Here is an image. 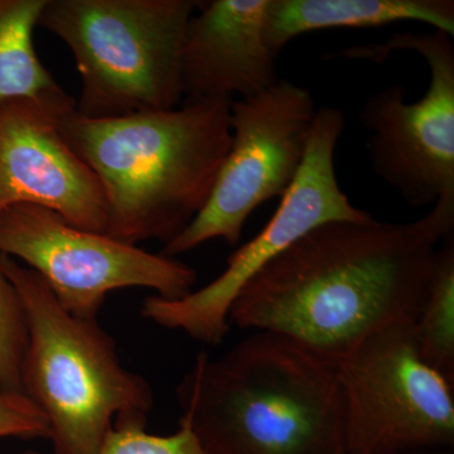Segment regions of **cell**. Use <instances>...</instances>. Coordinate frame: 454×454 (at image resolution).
I'll use <instances>...</instances> for the list:
<instances>
[{"mask_svg": "<svg viewBox=\"0 0 454 454\" xmlns=\"http://www.w3.org/2000/svg\"><path fill=\"white\" fill-rule=\"evenodd\" d=\"M20 454H42L40 452H35V450H27V452H23Z\"/></svg>", "mask_w": 454, "mask_h": 454, "instance_id": "20", "label": "cell"}, {"mask_svg": "<svg viewBox=\"0 0 454 454\" xmlns=\"http://www.w3.org/2000/svg\"><path fill=\"white\" fill-rule=\"evenodd\" d=\"M336 367L345 452L453 448L454 381L424 360L414 322L370 334Z\"/></svg>", "mask_w": 454, "mask_h": 454, "instance_id": "6", "label": "cell"}, {"mask_svg": "<svg viewBox=\"0 0 454 454\" xmlns=\"http://www.w3.org/2000/svg\"><path fill=\"white\" fill-rule=\"evenodd\" d=\"M269 0L199 2L182 49L186 98H247L278 82L265 41Z\"/></svg>", "mask_w": 454, "mask_h": 454, "instance_id": "12", "label": "cell"}, {"mask_svg": "<svg viewBox=\"0 0 454 454\" xmlns=\"http://www.w3.org/2000/svg\"><path fill=\"white\" fill-rule=\"evenodd\" d=\"M397 51L422 56L429 83L420 100L406 103L393 85L367 98L360 122L369 133L373 172L413 207L454 197V44L446 32L395 33L379 44L340 50L327 59L382 62Z\"/></svg>", "mask_w": 454, "mask_h": 454, "instance_id": "8", "label": "cell"}, {"mask_svg": "<svg viewBox=\"0 0 454 454\" xmlns=\"http://www.w3.org/2000/svg\"><path fill=\"white\" fill-rule=\"evenodd\" d=\"M27 340L28 333L22 301L0 269V390L23 394L20 369Z\"/></svg>", "mask_w": 454, "mask_h": 454, "instance_id": "16", "label": "cell"}, {"mask_svg": "<svg viewBox=\"0 0 454 454\" xmlns=\"http://www.w3.org/2000/svg\"><path fill=\"white\" fill-rule=\"evenodd\" d=\"M316 112L309 90L284 79L232 101L231 145L211 195L192 223L164 245L162 255L175 258L215 239L238 244L250 215L291 187Z\"/></svg>", "mask_w": 454, "mask_h": 454, "instance_id": "9", "label": "cell"}, {"mask_svg": "<svg viewBox=\"0 0 454 454\" xmlns=\"http://www.w3.org/2000/svg\"><path fill=\"white\" fill-rule=\"evenodd\" d=\"M420 22L454 35L453 0H269L265 41L274 59L306 33L339 28H380Z\"/></svg>", "mask_w": 454, "mask_h": 454, "instance_id": "13", "label": "cell"}, {"mask_svg": "<svg viewBox=\"0 0 454 454\" xmlns=\"http://www.w3.org/2000/svg\"><path fill=\"white\" fill-rule=\"evenodd\" d=\"M74 106L73 97L0 103V212L16 205L38 206L71 225L106 234L103 187L59 130V121Z\"/></svg>", "mask_w": 454, "mask_h": 454, "instance_id": "11", "label": "cell"}, {"mask_svg": "<svg viewBox=\"0 0 454 454\" xmlns=\"http://www.w3.org/2000/svg\"><path fill=\"white\" fill-rule=\"evenodd\" d=\"M176 394L206 454L345 452L336 365L280 334L255 333L219 358L201 352Z\"/></svg>", "mask_w": 454, "mask_h": 454, "instance_id": "3", "label": "cell"}, {"mask_svg": "<svg viewBox=\"0 0 454 454\" xmlns=\"http://www.w3.org/2000/svg\"><path fill=\"white\" fill-rule=\"evenodd\" d=\"M0 254L25 262L62 309L89 321H97L114 291L138 286L153 289L164 300H179L197 280L196 271L175 258L80 229L33 205L0 212Z\"/></svg>", "mask_w": 454, "mask_h": 454, "instance_id": "10", "label": "cell"}, {"mask_svg": "<svg viewBox=\"0 0 454 454\" xmlns=\"http://www.w3.org/2000/svg\"><path fill=\"white\" fill-rule=\"evenodd\" d=\"M0 269L25 309L22 389L49 420L53 453L98 454L114 428H145L153 391L121 365L113 337L62 309L32 269L4 254Z\"/></svg>", "mask_w": 454, "mask_h": 454, "instance_id": "4", "label": "cell"}, {"mask_svg": "<svg viewBox=\"0 0 454 454\" xmlns=\"http://www.w3.org/2000/svg\"><path fill=\"white\" fill-rule=\"evenodd\" d=\"M50 439L46 415L23 394L0 390V438Z\"/></svg>", "mask_w": 454, "mask_h": 454, "instance_id": "18", "label": "cell"}, {"mask_svg": "<svg viewBox=\"0 0 454 454\" xmlns=\"http://www.w3.org/2000/svg\"><path fill=\"white\" fill-rule=\"evenodd\" d=\"M197 0H46L38 27L73 53L74 112L115 119L181 106L182 49Z\"/></svg>", "mask_w": 454, "mask_h": 454, "instance_id": "5", "label": "cell"}, {"mask_svg": "<svg viewBox=\"0 0 454 454\" xmlns=\"http://www.w3.org/2000/svg\"><path fill=\"white\" fill-rule=\"evenodd\" d=\"M403 454H453V448H426Z\"/></svg>", "mask_w": 454, "mask_h": 454, "instance_id": "19", "label": "cell"}, {"mask_svg": "<svg viewBox=\"0 0 454 454\" xmlns=\"http://www.w3.org/2000/svg\"><path fill=\"white\" fill-rule=\"evenodd\" d=\"M230 98H186L170 110L59 121L74 153L106 196L107 231L129 245H167L195 219L211 195L231 145Z\"/></svg>", "mask_w": 454, "mask_h": 454, "instance_id": "2", "label": "cell"}, {"mask_svg": "<svg viewBox=\"0 0 454 454\" xmlns=\"http://www.w3.org/2000/svg\"><path fill=\"white\" fill-rule=\"evenodd\" d=\"M345 129V115L333 106L318 107L303 162L267 226L227 259L225 270L201 289L179 300L145 298L142 315L184 331L200 342L217 345L229 333L230 310L245 284L303 236L330 223H365L369 212L352 205L340 190L334 152Z\"/></svg>", "mask_w": 454, "mask_h": 454, "instance_id": "7", "label": "cell"}, {"mask_svg": "<svg viewBox=\"0 0 454 454\" xmlns=\"http://www.w3.org/2000/svg\"><path fill=\"white\" fill-rule=\"evenodd\" d=\"M46 0H0V103L70 97L38 59L33 33Z\"/></svg>", "mask_w": 454, "mask_h": 454, "instance_id": "14", "label": "cell"}, {"mask_svg": "<svg viewBox=\"0 0 454 454\" xmlns=\"http://www.w3.org/2000/svg\"><path fill=\"white\" fill-rule=\"evenodd\" d=\"M339 454H349V453H348V452H340Z\"/></svg>", "mask_w": 454, "mask_h": 454, "instance_id": "21", "label": "cell"}, {"mask_svg": "<svg viewBox=\"0 0 454 454\" xmlns=\"http://www.w3.org/2000/svg\"><path fill=\"white\" fill-rule=\"evenodd\" d=\"M454 197L413 223H330L303 236L239 293L230 319L280 334L336 365L387 325L417 321Z\"/></svg>", "mask_w": 454, "mask_h": 454, "instance_id": "1", "label": "cell"}, {"mask_svg": "<svg viewBox=\"0 0 454 454\" xmlns=\"http://www.w3.org/2000/svg\"><path fill=\"white\" fill-rule=\"evenodd\" d=\"M98 454H206L192 430L179 420L177 432L153 435L139 427H121L109 433Z\"/></svg>", "mask_w": 454, "mask_h": 454, "instance_id": "17", "label": "cell"}, {"mask_svg": "<svg viewBox=\"0 0 454 454\" xmlns=\"http://www.w3.org/2000/svg\"><path fill=\"white\" fill-rule=\"evenodd\" d=\"M420 354L454 381V239L437 250L428 292L414 324Z\"/></svg>", "mask_w": 454, "mask_h": 454, "instance_id": "15", "label": "cell"}]
</instances>
